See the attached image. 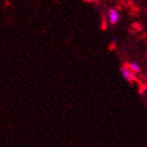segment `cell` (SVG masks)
Listing matches in <instances>:
<instances>
[{"instance_id": "cell-1", "label": "cell", "mask_w": 147, "mask_h": 147, "mask_svg": "<svg viewBox=\"0 0 147 147\" xmlns=\"http://www.w3.org/2000/svg\"><path fill=\"white\" fill-rule=\"evenodd\" d=\"M121 73H122L123 77H124V78H125L128 82H134V81H136L135 74L129 69L127 65H124V66H122V68H121Z\"/></svg>"}, {"instance_id": "cell-2", "label": "cell", "mask_w": 147, "mask_h": 147, "mask_svg": "<svg viewBox=\"0 0 147 147\" xmlns=\"http://www.w3.org/2000/svg\"><path fill=\"white\" fill-rule=\"evenodd\" d=\"M119 20V13L115 9H110L108 13V21L110 24H116Z\"/></svg>"}, {"instance_id": "cell-3", "label": "cell", "mask_w": 147, "mask_h": 147, "mask_svg": "<svg viewBox=\"0 0 147 147\" xmlns=\"http://www.w3.org/2000/svg\"><path fill=\"white\" fill-rule=\"evenodd\" d=\"M127 66H128V68L130 69V71H132L134 74L136 73H139V71H141V68H140V66H139L137 63H135V62H130L129 64H127Z\"/></svg>"}, {"instance_id": "cell-4", "label": "cell", "mask_w": 147, "mask_h": 147, "mask_svg": "<svg viewBox=\"0 0 147 147\" xmlns=\"http://www.w3.org/2000/svg\"><path fill=\"white\" fill-rule=\"evenodd\" d=\"M103 30H106V21H103Z\"/></svg>"}, {"instance_id": "cell-5", "label": "cell", "mask_w": 147, "mask_h": 147, "mask_svg": "<svg viewBox=\"0 0 147 147\" xmlns=\"http://www.w3.org/2000/svg\"><path fill=\"white\" fill-rule=\"evenodd\" d=\"M146 58H147V53H146Z\"/></svg>"}]
</instances>
